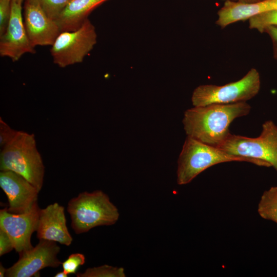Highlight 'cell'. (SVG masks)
I'll list each match as a JSON object with an SVG mask.
<instances>
[{
  "mask_svg": "<svg viewBox=\"0 0 277 277\" xmlns=\"http://www.w3.org/2000/svg\"><path fill=\"white\" fill-rule=\"evenodd\" d=\"M0 170L19 174L41 191L45 167L33 134L18 131L14 138L1 150Z\"/></svg>",
  "mask_w": 277,
  "mask_h": 277,
  "instance_id": "obj_2",
  "label": "cell"
},
{
  "mask_svg": "<svg viewBox=\"0 0 277 277\" xmlns=\"http://www.w3.org/2000/svg\"><path fill=\"white\" fill-rule=\"evenodd\" d=\"M260 77L251 68L241 80L223 86L203 85L193 91L191 101L194 107L212 104H232L246 102L254 97L260 89Z\"/></svg>",
  "mask_w": 277,
  "mask_h": 277,
  "instance_id": "obj_6",
  "label": "cell"
},
{
  "mask_svg": "<svg viewBox=\"0 0 277 277\" xmlns=\"http://www.w3.org/2000/svg\"><path fill=\"white\" fill-rule=\"evenodd\" d=\"M7 268H5L2 263L0 264V277L5 276Z\"/></svg>",
  "mask_w": 277,
  "mask_h": 277,
  "instance_id": "obj_26",
  "label": "cell"
},
{
  "mask_svg": "<svg viewBox=\"0 0 277 277\" xmlns=\"http://www.w3.org/2000/svg\"><path fill=\"white\" fill-rule=\"evenodd\" d=\"M24 0H12L10 20L5 32L0 36V55L13 62L18 61L26 53L35 50L29 39L22 15Z\"/></svg>",
  "mask_w": 277,
  "mask_h": 277,
  "instance_id": "obj_10",
  "label": "cell"
},
{
  "mask_svg": "<svg viewBox=\"0 0 277 277\" xmlns=\"http://www.w3.org/2000/svg\"><path fill=\"white\" fill-rule=\"evenodd\" d=\"M24 23L32 46H52L61 31L36 0H24Z\"/></svg>",
  "mask_w": 277,
  "mask_h": 277,
  "instance_id": "obj_11",
  "label": "cell"
},
{
  "mask_svg": "<svg viewBox=\"0 0 277 277\" xmlns=\"http://www.w3.org/2000/svg\"><path fill=\"white\" fill-rule=\"evenodd\" d=\"M231 1L243 3H253L261 2L264 0H231Z\"/></svg>",
  "mask_w": 277,
  "mask_h": 277,
  "instance_id": "obj_25",
  "label": "cell"
},
{
  "mask_svg": "<svg viewBox=\"0 0 277 277\" xmlns=\"http://www.w3.org/2000/svg\"><path fill=\"white\" fill-rule=\"evenodd\" d=\"M107 1L70 0L55 20L61 32L78 28L93 10Z\"/></svg>",
  "mask_w": 277,
  "mask_h": 277,
  "instance_id": "obj_15",
  "label": "cell"
},
{
  "mask_svg": "<svg viewBox=\"0 0 277 277\" xmlns=\"http://www.w3.org/2000/svg\"><path fill=\"white\" fill-rule=\"evenodd\" d=\"M77 277H125L123 267L104 265L87 268L83 273H76Z\"/></svg>",
  "mask_w": 277,
  "mask_h": 277,
  "instance_id": "obj_17",
  "label": "cell"
},
{
  "mask_svg": "<svg viewBox=\"0 0 277 277\" xmlns=\"http://www.w3.org/2000/svg\"><path fill=\"white\" fill-rule=\"evenodd\" d=\"M96 42L95 27L87 18L77 29L60 32L51 46L53 61L61 68L81 63Z\"/></svg>",
  "mask_w": 277,
  "mask_h": 277,
  "instance_id": "obj_7",
  "label": "cell"
},
{
  "mask_svg": "<svg viewBox=\"0 0 277 277\" xmlns=\"http://www.w3.org/2000/svg\"><path fill=\"white\" fill-rule=\"evenodd\" d=\"M67 211L71 219V226L78 234L92 228L110 226L116 223L120 213L108 195L100 190L78 194L68 203Z\"/></svg>",
  "mask_w": 277,
  "mask_h": 277,
  "instance_id": "obj_3",
  "label": "cell"
},
{
  "mask_svg": "<svg viewBox=\"0 0 277 277\" xmlns=\"http://www.w3.org/2000/svg\"><path fill=\"white\" fill-rule=\"evenodd\" d=\"M264 32L270 36L273 45V57L277 60V26H270L266 27Z\"/></svg>",
  "mask_w": 277,
  "mask_h": 277,
  "instance_id": "obj_24",
  "label": "cell"
},
{
  "mask_svg": "<svg viewBox=\"0 0 277 277\" xmlns=\"http://www.w3.org/2000/svg\"><path fill=\"white\" fill-rule=\"evenodd\" d=\"M40 209L37 202L22 213L9 212L7 208L0 210V229L8 235L19 254L33 247L31 236L37 230Z\"/></svg>",
  "mask_w": 277,
  "mask_h": 277,
  "instance_id": "obj_9",
  "label": "cell"
},
{
  "mask_svg": "<svg viewBox=\"0 0 277 277\" xmlns=\"http://www.w3.org/2000/svg\"><path fill=\"white\" fill-rule=\"evenodd\" d=\"M12 0H0V36L6 31L11 16Z\"/></svg>",
  "mask_w": 277,
  "mask_h": 277,
  "instance_id": "obj_21",
  "label": "cell"
},
{
  "mask_svg": "<svg viewBox=\"0 0 277 277\" xmlns=\"http://www.w3.org/2000/svg\"><path fill=\"white\" fill-rule=\"evenodd\" d=\"M51 18L56 20L70 0H36Z\"/></svg>",
  "mask_w": 277,
  "mask_h": 277,
  "instance_id": "obj_19",
  "label": "cell"
},
{
  "mask_svg": "<svg viewBox=\"0 0 277 277\" xmlns=\"http://www.w3.org/2000/svg\"><path fill=\"white\" fill-rule=\"evenodd\" d=\"M270 26H277V10L261 13L249 19L250 29H256L263 33L264 29Z\"/></svg>",
  "mask_w": 277,
  "mask_h": 277,
  "instance_id": "obj_18",
  "label": "cell"
},
{
  "mask_svg": "<svg viewBox=\"0 0 277 277\" xmlns=\"http://www.w3.org/2000/svg\"><path fill=\"white\" fill-rule=\"evenodd\" d=\"M0 187L7 195L9 212L24 213L37 202L39 191L25 178L12 171H1Z\"/></svg>",
  "mask_w": 277,
  "mask_h": 277,
  "instance_id": "obj_12",
  "label": "cell"
},
{
  "mask_svg": "<svg viewBox=\"0 0 277 277\" xmlns=\"http://www.w3.org/2000/svg\"><path fill=\"white\" fill-rule=\"evenodd\" d=\"M18 131L12 129L3 119L0 117V147L3 148L17 133Z\"/></svg>",
  "mask_w": 277,
  "mask_h": 277,
  "instance_id": "obj_22",
  "label": "cell"
},
{
  "mask_svg": "<svg viewBox=\"0 0 277 277\" xmlns=\"http://www.w3.org/2000/svg\"><path fill=\"white\" fill-rule=\"evenodd\" d=\"M14 249L12 243L8 235L0 229V256L9 253Z\"/></svg>",
  "mask_w": 277,
  "mask_h": 277,
  "instance_id": "obj_23",
  "label": "cell"
},
{
  "mask_svg": "<svg viewBox=\"0 0 277 277\" xmlns=\"http://www.w3.org/2000/svg\"><path fill=\"white\" fill-rule=\"evenodd\" d=\"M232 161L247 162L264 166L257 160L229 154L218 147L187 136L177 160V183L180 185H186L207 168L219 163Z\"/></svg>",
  "mask_w": 277,
  "mask_h": 277,
  "instance_id": "obj_4",
  "label": "cell"
},
{
  "mask_svg": "<svg viewBox=\"0 0 277 277\" xmlns=\"http://www.w3.org/2000/svg\"><path fill=\"white\" fill-rule=\"evenodd\" d=\"M250 110L246 102L193 107L184 112V129L188 136L219 147L230 134L229 128L232 122L248 114Z\"/></svg>",
  "mask_w": 277,
  "mask_h": 277,
  "instance_id": "obj_1",
  "label": "cell"
},
{
  "mask_svg": "<svg viewBox=\"0 0 277 277\" xmlns=\"http://www.w3.org/2000/svg\"><path fill=\"white\" fill-rule=\"evenodd\" d=\"M29 250L19 253L18 260L7 268L6 277L39 276V271L46 267H58L62 263L57 258L60 247L56 242L39 240Z\"/></svg>",
  "mask_w": 277,
  "mask_h": 277,
  "instance_id": "obj_8",
  "label": "cell"
},
{
  "mask_svg": "<svg viewBox=\"0 0 277 277\" xmlns=\"http://www.w3.org/2000/svg\"><path fill=\"white\" fill-rule=\"evenodd\" d=\"M68 274L66 273L64 270L61 272H58L54 275L55 277H67Z\"/></svg>",
  "mask_w": 277,
  "mask_h": 277,
  "instance_id": "obj_27",
  "label": "cell"
},
{
  "mask_svg": "<svg viewBox=\"0 0 277 277\" xmlns=\"http://www.w3.org/2000/svg\"></svg>",
  "mask_w": 277,
  "mask_h": 277,
  "instance_id": "obj_28",
  "label": "cell"
},
{
  "mask_svg": "<svg viewBox=\"0 0 277 277\" xmlns=\"http://www.w3.org/2000/svg\"><path fill=\"white\" fill-rule=\"evenodd\" d=\"M39 240L52 241L70 246L73 239L66 225L65 208L54 203L39 211L36 230Z\"/></svg>",
  "mask_w": 277,
  "mask_h": 277,
  "instance_id": "obj_13",
  "label": "cell"
},
{
  "mask_svg": "<svg viewBox=\"0 0 277 277\" xmlns=\"http://www.w3.org/2000/svg\"><path fill=\"white\" fill-rule=\"evenodd\" d=\"M258 212L262 218L277 224V187H271L263 192Z\"/></svg>",
  "mask_w": 277,
  "mask_h": 277,
  "instance_id": "obj_16",
  "label": "cell"
},
{
  "mask_svg": "<svg viewBox=\"0 0 277 277\" xmlns=\"http://www.w3.org/2000/svg\"><path fill=\"white\" fill-rule=\"evenodd\" d=\"M274 10H277V0H264L253 3L227 0L217 12L216 24L224 28L236 22L249 19L253 16Z\"/></svg>",
  "mask_w": 277,
  "mask_h": 277,
  "instance_id": "obj_14",
  "label": "cell"
},
{
  "mask_svg": "<svg viewBox=\"0 0 277 277\" xmlns=\"http://www.w3.org/2000/svg\"><path fill=\"white\" fill-rule=\"evenodd\" d=\"M218 148L232 155L257 160L264 167H273L277 171V126L272 121L263 124L259 136L230 133Z\"/></svg>",
  "mask_w": 277,
  "mask_h": 277,
  "instance_id": "obj_5",
  "label": "cell"
},
{
  "mask_svg": "<svg viewBox=\"0 0 277 277\" xmlns=\"http://www.w3.org/2000/svg\"><path fill=\"white\" fill-rule=\"evenodd\" d=\"M85 263V255L81 253H75L71 254L62 265L63 270L68 274H75L78 267Z\"/></svg>",
  "mask_w": 277,
  "mask_h": 277,
  "instance_id": "obj_20",
  "label": "cell"
}]
</instances>
